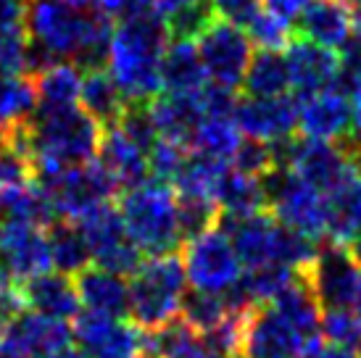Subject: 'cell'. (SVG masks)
Wrapping results in <instances>:
<instances>
[{
	"instance_id": "f1b7e54d",
	"label": "cell",
	"mask_w": 361,
	"mask_h": 358,
	"mask_svg": "<svg viewBox=\"0 0 361 358\" xmlns=\"http://www.w3.org/2000/svg\"><path fill=\"white\" fill-rule=\"evenodd\" d=\"M245 98H282L290 95V69L280 50H256L243 77Z\"/></svg>"
},
{
	"instance_id": "ba28073f",
	"label": "cell",
	"mask_w": 361,
	"mask_h": 358,
	"mask_svg": "<svg viewBox=\"0 0 361 358\" xmlns=\"http://www.w3.org/2000/svg\"><path fill=\"white\" fill-rule=\"evenodd\" d=\"M77 227L90 245L95 266L109 268L119 277H132L145 264V253L130 240L119 209H114L111 203L87 211L82 219H77Z\"/></svg>"
},
{
	"instance_id": "7a4b0ae2",
	"label": "cell",
	"mask_w": 361,
	"mask_h": 358,
	"mask_svg": "<svg viewBox=\"0 0 361 358\" xmlns=\"http://www.w3.org/2000/svg\"><path fill=\"white\" fill-rule=\"evenodd\" d=\"M101 135L103 130L80 106L37 111L27 121V148L35 169V182L98 159Z\"/></svg>"
},
{
	"instance_id": "6125c7cd",
	"label": "cell",
	"mask_w": 361,
	"mask_h": 358,
	"mask_svg": "<svg viewBox=\"0 0 361 358\" xmlns=\"http://www.w3.org/2000/svg\"><path fill=\"white\" fill-rule=\"evenodd\" d=\"M343 3H351V6H353V3H356V0H343Z\"/></svg>"
},
{
	"instance_id": "8d00e7d4",
	"label": "cell",
	"mask_w": 361,
	"mask_h": 358,
	"mask_svg": "<svg viewBox=\"0 0 361 358\" xmlns=\"http://www.w3.org/2000/svg\"><path fill=\"white\" fill-rule=\"evenodd\" d=\"M180 316L203 338V335H209V332H214V329L219 327L221 321L230 316V311H227L224 295L190 290V292H185V298H182Z\"/></svg>"
},
{
	"instance_id": "d6986e66",
	"label": "cell",
	"mask_w": 361,
	"mask_h": 358,
	"mask_svg": "<svg viewBox=\"0 0 361 358\" xmlns=\"http://www.w3.org/2000/svg\"><path fill=\"white\" fill-rule=\"evenodd\" d=\"M356 13L343 0H311L295 19V35L330 50H343L353 40Z\"/></svg>"
},
{
	"instance_id": "83f0119b",
	"label": "cell",
	"mask_w": 361,
	"mask_h": 358,
	"mask_svg": "<svg viewBox=\"0 0 361 358\" xmlns=\"http://www.w3.org/2000/svg\"><path fill=\"white\" fill-rule=\"evenodd\" d=\"M201 53L195 40H169L161 58V85L166 92H198L206 85Z\"/></svg>"
},
{
	"instance_id": "60d3db41",
	"label": "cell",
	"mask_w": 361,
	"mask_h": 358,
	"mask_svg": "<svg viewBox=\"0 0 361 358\" xmlns=\"http://www.w3.org/2000/svg\"><path fill=\"white\" fill-rule=\"evenodd\" d=\"M151 103H127V111H124V116H121L119 124H116L145 156L151 153L153 145L161 140L159 130H156V121H153V113H151Z\"/></svg>"
},
{
	"instance_id": "680465c9",
	"label": "cell",
	"mask_w": 361,
	"mask_h": 358,
	"mask_svg": "<svg viewBox=\"0 0 361 358\" xmlns=\"http://www.w3.org/2000/svg\"><path fill=\"white\" fill-rule=\"evenodd\" d=\"M353 314H356V319H359L361 324V285H359V292H356V300H353Z\"/></svg>"
},
{
	"instance_id": "e7e4bbea",
	"label": "cell",
	"mask_w": 361,
	"mask_h": 358,
	"mask_svg": "<svg viewBox=\"0 0 361 358\" xmlns=\"http://www.w3.org/2000/svg\"><path fill=\"white\" fill-rule=\"evenodd\" d=\"M353 6H361V0H356V3H353Z\"/></svg>"
},
{
	"instance_id": "c3c4849f",
	"label": "cell",
	"mask_w": 361,
	"mask_h": 358,
	"mask_svg": "<svg viewBox=\"0 0 361 358\" xmlns=\"http://www.w3.org/2000/svg\"><path fill=\"white\" fill-rule=\"evenodd\" d=\"M21 311H27L24 298H21V285L13 282V279L0 268V327L11 324Z\"/></svg>"
},
{
	"instance_id": "e575fe53",
	"label": "cell",
	"mask_w": 361,
	"mask_h": 358,
	"mask_svg": "<svg viewBox=\"0 0 361 358\" xmlns=\"http://www.w3.org/2000/svg\"><path fill=\"white\" fill-rule=\"evenodd\" d=\"M227 163H219V161H211L206 156H198V153H190L185 166H182L180 177L174 179V192L180 198H203V200H214L216 203V190L221 185V177L227 174Z\"/></svg>"
},
{
	"instance_id": "7c38bea8",
	"label": "cell",
	"mask_w": 361,
	"mask_h": 358,
	"mask_svg": "<svg viewBox=\"0 0 361 358\" xmlns=\"http://www.w3.org/2000/svg\"><path fill=\"white\" fill-rule=\"evenodd\" d=\"M71 332L85 358H135L145 353L148 342V335L135 321L95 311H80Z\"/></svg>"
},
{
	"instance_id": "f546056e",
	"label": "cell",
	"mask_w": 361,
	"mask_h": 358,
	"mask_svg": "<svg viewBox=\"0 0 361 358\" xmlns=\"http://www.w3.org/2000/svg\"><path fill=\"white\" fill-rule=\"evenodd\" d=\"M48 235V248H51V261L53 266L59 268L61 274H80L82 268L90 266L92 253L85 235L80 232L77 221L69 219H56L45 227Z\"/></svg>"
},
{
	"instance_id": "f5cc1de1",
	"label": "cell",
	"mask_w": 361,
	"mask_h": 358,
	"mask_svg": "<svg viewBox=\"0 0 361 358\" xmlns=\"http://www.w3.org/2000/svg\"><path fill=\"white\" fill-rule=\"evenodd\" d=\"M351 132L361 137V87L351 95Z\"/></svg>"
},
{
	"instance_id": "8992f818",
	"label": "cell",
	"mask_w": 361,
	"mask_h": 358,
	"mask_svg": "<svg viewBox=\"0 0 361 358\" xmlns=\"http://www.w3.org/2000/svg\"><path fill=\"white\" fill-rule=\"evenodd\" d=\"M261 185L267 195V209L280 219V224L317 242L327 237V198L319 190L303 182L288 166L271 169L267 177H261Z\"/></svg>"
},
{
	"instance_id": "4316f807",
	"label": "cell",
	"mask_w": 361,
	"mask_h": 358,
	"mask_svg": "<svg viewBox=\"0 0 361 358\" xmlns=\"http://www.w3.org/2000/svg\"><path fill=\"white\" fill-rule=\"evenodd\" d=\"M327 198V240L338 245H351L361 237V169L335 187Z\"/></svg>"
},
{
	"instance_id": "d4e9b609",
	"label": "cell",
	"mask_w": 361,
	"mask_h": 358,
	"mask_svg": "<svg viewBox=\"0 0 361 358\" xmlns=\"http://www.w3.org/2000/svg\"><path fill=\"white\" fill-rule=\"evenodd\" d=\"M151 113L161 137L190 148V140L203 116L198 92H164L151 103Z\"/></svg>"
},
{
	"instance_id": "74e56055",
	"label": "cell",
	"mask_w": 361,
	"mask_h": 358,
	"mask_svg": "<svg viewBox=\"0 0 361 358\" xmlns=\"http://www.w3.org/2000/svg\"><path fill=\"white\" fill-rule=\"evenodd\" d=\"M295 277H298V271L285 266V264H267V266L243 271L240 279L248 290V295L253 298V303L261 306V303H271Z\"/></svg>"
},
{
	"instance_id": "ab89813d",
	"label": "cell",
	"mask_w": 361,
	"mask_h": 358,
	"mask_svg": "<svg viewBox=\"0 0 361 358\" xmlns=\"http://www.w3.org/2000/svg\"><path fill=\"white\" fill-rule=\"evenodd\" d=\"M322 338L332 348H343L356 353L361 345V324L353 309L322 311Z\"/></svg>"
},
{
	"instance_id": "7dc6e473",
	"label": "cell",
	"mask_w": 361,
	"mask_h": 358,
	"mask_svg": "<svg viewBox=\"0 0 361 358\" xmlns=\"http://www.w3.org/2000/svg\"><path fill=\"white\" fill-rule=\"evenodd\" d=\"M211 6H214L216 19L245 30L264 11V0H211Z\"/></svg>"
},
{
	"instance_id": "bcb514c9",
	"label": "cell",
	"mask_w": 361,
	"mask_h": 358,
	"mask_svg": "<svg viewBox=\"0 0 361 358\" xmlns=\"http://www.w3.org/2000/svg\"><path fill=\"white\" fill-rule=\"evenodd\" d=\"M198 100H201V109H203V116H206V119L235 116V106H238L235 90L214 85V82H206V85L198 90Z\"/></svg>"
},
{
	"instance_id": "9a60e30c",
	"label": "cell",
	"mask_w": 361,
	"mask_h": 358,
	"mask_svg": "<svg viewBox=\"0 0 361 358\" xmlns=\"http://www.w3.org/2000/svg\"><path fill=\"white\" fill-rule=\"evenodd\" d=\"M303 340L269 303L245 314L240 358H303Z\"/></svg>"
},
{
	"instance_id": "cb8c5ba5",
	"label": "cell",
	"mask_w": 361,
	"mask_h": 358,
	"mask_svg": "<svg viewBox=\"0 0 361 358\" xmlns=\"http://www.w3.org/2000/svg\"><path fill=\"white\" fill-rule=\"evenodd\" d=\"M98 161L106 166V171H109L111 177L116 179L121 192L137 187V185H142L145 179L151 177V171H148V156L119 127L103 130L101 145H98Z\"/></svg>"
},
{
	"instance_id": "94428289",
	"label": "cell",
	"mask_w": 361,
	"mask_h": 358,
	"mask_svg": "<svg viewBox=\"0 0 361 358\" xmlns=\"http://www.w3.org/2000/svg\"><path fill=\"white\" fill-rule=\"evenodd\" d=\"M135 358H159V356H153V353H148V350H145V353H140V356H135Z\"/></svg>"
},
{
	"instance_id": "4dcf8cb0",
	"label": "cell",
	"mask_w": 361,
	"mask_h": 358,
	"mask_svg": "<svg viewBox=\"0 0 361 358\" xmlns=\"http://www.w3.org/2000/svg\"><path fill=\"white\" fill-rule=\"evenodd\" d=\"M37 85V111L74 109L80 103L82 71L74 63H53L35 77Z\"/></svg>"
},
{
	"instance_id": "91938a15",
	"label": "cell",
	"mask_w": 361,
	"mask_h": 358,
	"mask_svg": "<svg viewBox=\"0 0 361 358\" xmlns=\"http://www.w3.org/2000/svg\"><path fill=\"white\" fill-rule=\"evenodd\" d=\"M6 153H8V142H6V135L0 132V163H3V159H6Z\"/></svg>"
},
{
	"instance_id": "11a10c76",
	"label": "cell",
	"mask_w": 361,
	"mask_h": 358,
	"mask_svg": "<svg viewBox=\"0 0 361 358\" xmlns=\"http://www.w3.org/2000/svg\"><path fill=\"white\" fill-rule=\"evenodd\" d=\"M314 358H359L356 356V353H351V350H343V348H327V345H324V348L319 350V353H317V356Z\"/></svg>"
},
{
	"instance_id": "52a82bcc",
	"label": "cell",
	"mask_w": 361,
	"mask_h": 358,
	"mask_svg": "<svg viewBox=\"0 0 361 358\" xmlns=\"http://www.w3.org/2000/svg\"><path fill=\"white\" fill-rule=\"evenodd\" d=\"M37 185L51 200L56 219L69 221L82 219L87 211L111 203V198L121 195L116 179L111 177L98 159L80 163V166H69L53 177L37 179Z\"/></svg>"
},
{
	"instance_id": "1f68e13d",
	"label": "cell",
	"mask_w": 361,
	"mask_h": 358,
	"mask_svg": "<svg viewBox=\"0 0 361 358\" xmlns=\"http://www.w3.org/2000/svg\"><path fill=\"white\" fill-rule=\"evenodd\" d=\"M216 206L224 216H235V219L267 211V195H264L261 179L245 177L230 166L216 190Z\"/></svg>"
},
{
	"instance_id": "e0dca14e",
	"label": "cell",
	"mask_w": 361,
	"mask_h": 358,
	"mask_svg": "<svg viewBox=\"0 0 361 358\" xmlns=\"http://www.w3.org/2000/svg\"><path fill=\"white\" fill-rule=\"evenodd\" d=\"M298 111H301V100L293 92L282 98H243L238 100L232 119L245 137L280 142V140L295 137Z\"/></svg>"
},
{
	"instance_id": "f6af8a7d",
	"label": "cell",
	"mask_w": 361,
	"mask_h": 358,
	"mask_svg": "<svg viewBox=\"0 0 361 358\" xmlns=\"http://www.w3.org/2000/svg\"><path fill=\"white\" fill-rule=\"evenodd\" d=\"M30 74V37L27 30L0 35V77Z\"/></svg>"
},
{
	"instance_id": "f35d334b",
	"label": "cell",
	"mask_w": 361,
	"mask_h": 358,
	"mask_svg": "<svg viewBox=\"0 0 361 358\" xmlns=\"http://www.w3.org/2000/svg\"><path fill=\"white\" fill-rule=\"evenodd\" d=\"M219 221V206L203 198H180L177 195V224H180L182 245L206 235Z\"/></svg>"
},
{
	"instance_id": "6f0895ef",
	"label": "cell",
	"mask_w": 361,
	"mask_h": 358,
	"mask_svg": "<svg viewBox=\"0 0 361 358\" xmlns=\"http://www.w3.org/2000/svg\"><path fill=\"white\" fill-rule=\"evenodd\" d=\"M51 358H85V356L80 353V348H74V345H71V348L61 350V353H56V356H51Z\"/></svg>"
},
{
	"instance_id": "30bf717a",
	"label": "cell",
	"mask_w": 361,
	"mask_h": 358,
	"mask_svg": "<svg viewBox=\"0 0 361 358\" xmlns=\"http://www.w3.org/2000/svg\"><path fill=\"white\" fill-rule=\"evenodd\" d=\"M195 45H198L209 82L230 90L240 87L245 69L253 58V42L248 32L221 19H214L198 35Z\"/></svg>"
},
{
	"instance_id": "5bb4252c",
	"label": "cell",
	"mask_w": 361,
	"mask_h": 358,
	"mask_svg": "<svg viewBox=\"0 0 361 358\" xmlns=\"http://www.w3.org/2000/svg\"><path fill=\"white\" fill-rule=\"evenodd\" d=\"M288 169H293L303 182H309L322 195H330L335 187H341L345 179L356 171L353 161L343 148V142H322V140L293 137Z\"/></svg>"
},
{
	"instance_id": "ee69618b",
	"label": "cell",
	"mask_w": 361,
	"mask_h": 358,
	"mask_svg": "<svg viewBox=\"0 0 361 358\" xmlns=\"http://www.w3.org/2000/svg\"><path fill=\"white\" fill-rule=\"evenodd\" d=\"M245 30H248V37L259 50H285L295 37L290 32V21L280 19L277 13H271L267 8L261 11Z\"/></svg>"
},
{
	"instance_id": "f907efd6",
	"label": "cell",
	"mask_w": 361,
	"mask_h": 358,
	"mask_svg": "<svg viewBox=\"0 0 361 358\" xmlns=\"http://www.w3.org/2000/svg\"><path fill=\"white\" fill-rule=\"evenodd\" d=\"M30 0H0V35L24 30Z\"/></svg>"
},
{
	"instance_id": "9c48e42d",
	"label": "cell",
	"mask_w": 361,
	"mask_h": 358,
	"mask_svg": "<svg viewBox=\"0 0 361 358\" xmlns=\"http://www.w3.org/2000/svg\"><path fill=\"white\" fill-rule=\"evenodd\" d=\"M182 264L192 290L201 292H227L243 277V264L232 248V240L221 229H209L206 235L182 245Z\"/></svg>"
},
{
	"instance_id": "d6a6232c",
	"label": "cell",
	"mask_w": 361,
	"mask_h": 358,
	"mask_svg": "<svg viewBox=\"0 0 361 358\" xmlns=\"http://www.w3.org/2000/svg\"><path fill=\"white\" fill-rule=\"evenodd\" d=\"M37 113V85L30 74L0 77V132L27 124Z\"/></svg>"
},
{
	"instance_id": "6da1fadb",
	"label": "cell",
	"mask_w": 361,
	"mask_h": 358,
	"mask_svg": "<svg viewBox=\"0 0 361 358\" xmlns=\"http://www.w3.org/2000/svg\"><path fill=\"white\" fill-rule=\"evenodd\" d=\"M166 45L169 30L159 13L121 21L114 30L109 71L127 103H151L161 95V58Z\"/></svg>"
},
{
	"instance_id": "ffe728a7",
	"label": "cell",
	"mask_w": 361,
	"mask_h": 358,
	"mask_svg": "<svg viewBox=\"0 0 361 358\" xmlns=\"http://www.w3.org/2000/svg\"><path fill=\"white\" fill-rule=\"evenodd\" d=\"M6 332L21 358H51L74 345V332L66 321L40 316L35 311H21L6 324Z\"/></svg>"
},
{
	"instance_id": "681fc988",
	"label": "cell",
	"mask_w": 361,
	"mask_h": 358,
	"mask_svg": "<svg viewBox=\"0 0 361 358\" xmlns=\"http://www.w3.org/2000/svg\"><path fill=\"white\" fill-rule=\"evenodd\" d=\"M101 11H106L114 21H130L156 13V0H101Z\"/></svg>"
},
{
	"instance_id": "5b68a950",
	"label": "cell",
	"mask_w": 361,
	"mask_h": 358,
	"mask_svg": "<svg viewBox=\"0 0 361 358\" xmlns=\"http://www.w3.org/2000/svg\"><path fill=\"white\" fill-rule=\"evenodd\" d=\"M185 288L188 274L182 256H153L130 279V319L151 335L180 316L182 298L188 292Z\"/></svg>"
},
{
	"instance_id": "7402d4cb",
	"label": "cell",
	"mask_w": 361,
	"mask_h": 358,
	"mask_svg": "<svg viewBox=\"0 0 361 358\" xmlns=\"http://www.w3.org/2000/svg\"><path fill=\"white\" fill-rule=\"evenodd\" d=\"M21 298L24 306L40 316L56 319V321H69L80 314V295L74 288V279L61 271H45L37 277L27 279L21 285Z\"/></svg>"
},
{
	"instance_id": "8fae6325",
	"label": "cell",
	"mask_w": 361,
	"mask_h": 358,
	"mask_svg": "<svg viewBox=\"0 0 361 358\" xmlns=\"http://www.w3.org/2000/svg\"><path fill=\"white\" fill-rule=\"evenodd\" d=\"M322 311L353 309V300L361 285V264L351 250L338 242L319 245V253L311 266L303 268Z\"/></svg>"
},
{
	"instance_id": "be15d7a7",
	"label": "cell",
	"mask_w": 361,
	"mask_h": 358,
	"mask_svg": "<svg viewBox=\"0 0 361 358\" xmlns=\"http://www.w3.org/2000/svg\"><path fill=\"white\" fill-rule=\"evenodd\" d=\"M356 356H359V358H361V345H359V350H356Z\"/></svg>"
},
{
	"instance_id": "2e32d148",
	"label": "cell",
	"mask_w": 361,
	"mask_h": 358,
	"mask_svg": "<svg viewBox=\"0 0 361 358\" xmlns=\"http://www.w3.org/2000/svg\"><path fill=\"white\" fill-rule=\"evenodd\" d=\"M51 248L48 235L35 224L0 221V268L13 282L24 285L27 279L51 271Z\"/></svg>"
},
{
	"instance_id": "ac0fdd59",
	"label": "cell",
	"mask_w": 361,
	"mask_h": 358,
	"mask_svg": "<svg viewBox=\"0 0 361 358\" xmlns=\"http://www.w3.org/2000/svg\"><path fill=\"white\" fill-rule=\"evenodd\" d=\"M288 69H290V87L298 100H306L317 92L332 87V82L341 69V53L330 48H322L317 42L293 37L285 48Z\"/></svg>"
},
{
	"instance_id": "db71d44e",
	"label": "cell",
	"mask_w": 361,
	"mask_h": 358,
	"mask_svg": "<svg viewBox=\"0 0 361 358\" xmlns=\"http://www.w3.org/2000/svg\"><path fill=\"white\" fill-rule=\"evenodd\" d=\"M0 358H21L19 350L13 348V342H11L6 327H0Z\"/></svg>"
},
{
	"instance_id": "484cf974",
	"label": "cell",
	"mask_w": 361,
	"mask_h": 358,
	"mask_svg": "<svg viewBox=\"0 0 361 358\" xmlns=\"http://www.w3.org/2000/svg\"><path fill=\"white\" fill-rule=\"evenodd\" d=\"M80 109L90 116L101 130L116 127L127 111V98L121 95L116 80L111 77L106 66L101 69L82 71V90H80Z\"/></svg>"
},
{
	"instance_id": "9f6ffc18",
	"label": "cell",
	"mask_w": 361,
	"mask_h": 358,
	"mask_svg": "<svg viewBox=\"0 0 361 358\" xmlns=\"http://www.w3.org/2000/svg\"><path fill=\"white\" fill-rule=\"evenodd\" d=\"M188 358H227V356H221V353H216V350L206 348V345L201 342V348H195Z\"/></svg>"
},
{
	"instance_id": "836d02e7",
	"label": "cell",
	"mask_w": 361,
	"mask_h": 358,
	"mask_svg": "<svg viewBox=\"0 0 361 358\" xmlns=\"http://www.w3.org/2000/svg\"><path fill=\"white\" fill-rule=\"evenodd\" d=\"M240 142L243 132L238 130L232 116L203 119L190 140V153H198V156H206V159L230 166L238 148H240Z\"/></svg>"
},
{
	"instance_id": "44dd1931",
	"label": "cell",
	"mask_w": 361,
	"mask_h": 358,
	"mask_svg": "<svg viewBox=\"0 0 361 358\" xmlns=\"http://www.w3.org/2000/svg\"><path fill=\"white\" fill-rule=\"evenodd\" d=\"M298 130L306 140L338 142L351 135V103L335 90H324L301 100Z\"/></svg>"
},
{
	"instance_id": "4fadbf2b",
	"label": "cell",
	"mask_w": 361,
	"mask_h": 358,
	"mask_svg": "<svg viewBox=\"0 0 361 358\" xmlns=\"http://www.w3.org/2000/svg\"><path fill=\"white\" fill-rule=\"evenodd\" d=\"M216 229H221L232 240V248L245 271L267 266V264H280L277 259H280V240L285 227L269 209L243 219L224 216L219 211Z\"/></svg>"
},
{
	"instance_id": "277c9868",
	"label": "cell",
	"mask_w": 361,
	"mask_h": 358,
	"mask_svg": "<svg viewBox=\"0 0 361 358\" xmlns=\"http://www.w3.org/2000/svg\"><path fill=\"white\" fill-rule=\"evenodd\" d=\"M90 8H77L66 0H30L24 30L30 37V77L53 63L77 61L85 45Z\"/></svg>"
},
{
	"instance_id": "603a6c76",
	"label": "cell",
	"mask_w": 361,
	"mask_h": 358,
	"mask_svg": "<svg viewBox=\"0 0 361 358\" xmlns=\"http://www.w3.org/2000/svg\"><path fill=\"white\" fill-rule=\"evenodd\" d=\"M74 288L85 311L127 319L130 314V282L109 268L87 266L74 274Z\"/></svg>"
},
{
	"instance_id": "7bdbcfd3",
	"label": "cell",
	"mask_w": 361,
	"mask_h": 358,
	"mask_svg": "<svg viewBox=\"0 0 361 358\" xmlns=\"http://www.w3.org/2000/svg\"><path fill=\"white\" fill-rule=\"evenodd\" d=\"M235 171H240L245 177H267L271 169H277V153H274V142H264V140L245 137L240 148L235 153L230 163Z\"/></svg>"
},
{
	"instance_id": "3957f363",
	"label": "cell",
	"mask_w": 361,
	"mask_h": 358,
	"mask_svg": "<svg viewBox=\"0 0 361 358\" xmlns=\"http://www.w3.org/2000/svg\"><path fill=\"white\" fill-rule=\"evenodd\" d=\"M119 214L130 240L145 256H169L182 248L177 192L164 182H142L119 195Z\"/></svg>"
},
{
	"instance_id": "d590c367",
	"label": "cell",
	"mask_w": 361,
	"mask_h": 358,
	"mask_svg": "<svg viewBox=\"0 0 361 358\" xmlns=\"http://www.w3.org/2000/svg\"><path fill=\"white\" fill-rule=\"evenodd\" d=\"M195 348H201V335L182 316L151 332L145 342V350L159 358H188Z\"/></svg>"
},
{
	"instance_id": "b9f144b4",
	"label": "cell",
	"mask_w": 361,
	"mask_h": 358,
	"mask_svg": "<svg viewBox=\"0 0 361 358\" xmlns=\"http://www.w3.org/2000/svg\"><path fill=\"white\" fill-rule=\"evenodd\" d=\"M190 156V148L182 145V142H174V140L161 137L153 150L148 153V171L156 182H164V185H174V179L180 177L185 161Z\"/></svg>"
},
{
	"instance_id": "816d5d0a",
	"label": "cell",
	"mask_w": 361,
	"mask_h": 358,
	"mask_svg": "<svg viewBox=\"0 0 361 358\" xmlns=\"http://www.w3.org/2000/svg\"><path fill=\"white\" fill-rule=\"evenodd\" d=\"M311 0H264V8L271 11V13H277L280 19L285 21H295L301 16V11L309 6Z\"/></svg>"
}]
</instances>
